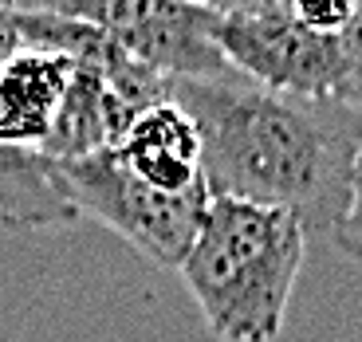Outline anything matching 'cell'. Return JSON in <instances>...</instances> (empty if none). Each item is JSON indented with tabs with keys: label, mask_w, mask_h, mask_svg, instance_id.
Returning <instances> with one entry per match:
<instances>
[{
	"label": "cell",
	"mask_w": 362,
	"mask_h": 342,
	"mask_svg": "<svg viewBox=\"0 0 362 342\" xmlns=\"http://www.w3.org/2000/svg\"><path fill=\"white\" fill-rule=\"evenodd\" d=\"M165 99L201 130L209 197L291 213L308 236L339 228L362 150V107L264 90L240 75L170 79Z\"/></svg>",
	"instance_id": "1"
},
{
	"label": "cell",
	"mask_w": 362,
	"mask_h": 342,
	"mask_svg": "<svg viewBox=\"0 0 362 342\" xmlns=\"http://www.w3.org/2000/svg\"><path fill=\"white\" fill-rule=\"evenodd\" d=\"M308 256V232L291 213L209 197L181 283L217 342H276Z\"/></svg>",
	"instance_id": "2"
},
{
	"label": "cell",
	"mask_w": 362,
	"mask_h": 342,
	"mask_svg": "<svg viewBox=\"0 0 362 342\" xmlns=\"http://www.w3.org/2000/svg\"><path fill=\"white\" fill-rule=\"evenodd\" d=\"M213 44L240 79L264 90L362 107V83L343 32L308 28L296 4H217Z\"/></svg>",
	"instance_id": "3"
},
{
	"label": "cell",
	"mask_w": 362,
	"mask_h": 342,
	"mask_svg": "<svg viewBox=\"0 0 362 342\" xmlns=\"http://www.w3.org/2000/svg\"><path fill=\"white\" fill-rule=\"evenodd\" d=\"M64 189L79 216L99 220L103 228L142 252L158 268H181L189 256L201 216L209 208V189L197 193H162L138 181L115 150L87 153L79 162H64Z\"/></svg>",
	"instance_id": "4"
},
{
	"label": "cell",
	"mask_w": 362,
	"mask_h": 342,
	"mask_svg": "<svg viewBox=\"0 0 362 342\" xmlns=\"http://www.w3.org/2000/svg\"><path fill=\"white\" fill-rule=\"evenodd\" d=\"M67 16L87 20L122 55L150 67L162 79H233V67L213 44L217 4H165V0H107V4H67Z\"/></svg>",
	"instance_id": "5"
},
{
	"label": "cell",
	"mask_w": 362,
	"mask_h": 342,
	"mask_svg": "<svg viewBox=\"0 0 362 342\" xmlns=\"http://www.w3.org/2000/svg\"><path fill=\"white\" fill-rule=\"evenodd\" d=\"M71 75L75 59L40 47H20L0 64V150L47 158Z\"/></svg>",
	"instance_id": "6"
},
{
	"label": "cell",
	"mask_w": 362,
	"mask_h": 342,
	"mask_svg": "<svg viewBox=\"0 0 362 342\" xmlns=\"http://www.w3.org/2000/svg\"><path fill=\"white\" fill-rule=\"evenodd\" d=\"M118 162L138 181L162 193H197L205 189L201 170V130L173 99H162L134 114L115 146Z\"/></svg>",
	"instance_id": "7"
},
{
	"label": "cell",
	"mask_w": 362,
	"mask_h": 342,
	"mask_svg": "<svg viewBox=\"0 0 362 342\" xmlns=\"http://www.w3.org/2000/svg\"><path fill=\"white\" fill-rule=\"evenodd\" d=\"M79 220L67 201L59 162L44 153L0 150V228L36 232V228H67Z\"/></svg>",
	"instance_id": "8"
},
{
	"label": "cell",
	"mask_w": 362,
	"mask_h": 342,
	"mask_svg": "<svg viewBox=\"0 0 362 342\" xmlns=\"http://www.w3.org/2000/svg\"><path fill=\"white\" fill-rule=\"evenodd\" d=\"M339 252H346L351 260L362 264V150H358V165H354V185H351V205H346V216L339 220L335 232Z\"/></svg>",
	"instance_id": "9"
},
{
	"label": "cell",
	"mask_w": 362,
	"mask_h": 342,
	"mask_svg": "<svg viewBox=\"0 0 362 342\" xmlns=\"http://www.w3.org/2000/svg\"><path fill=\"white\" fill-rule=\"evenodd\" d=\"M354 8L358 4H296V12H299V20L308 28H315V32H343L346 24H351V16H354Z\"/></svg>",
	"instance_id": "10"
},
{
	"label": "cell",
	"mask_w": 362,
	"mask_h": 342,
	"mask_svg": "<svg viewBox=\"0 0 362 342\" xmlns=\"http://www.w3.org/2000/svg\"><path fill=\"white\" fill-rule=\"evenodd\" d=\"M20 28H16V4H0V64L20 52Z\"/></svg>",
	"instance_id": "11"
}]
</instances>
